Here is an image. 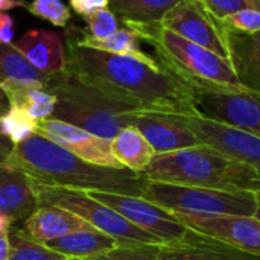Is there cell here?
<instances>
[{
    "label": "cell",
    "mask_w": 260,
    "mask_h": 260,
    "mask_svg": "<svg viewBox=\"0 0 260 260\" xmlns=\"http://www.w3.org/2000/svg\"><path fill=\"white\" fill-rule=\"evenodd\" d=\"M66 72L140 111L198 114L193 91L157 58H137L85 47L66 34Z\"/></svg>",
    "instance_id": "6da1fadb"
},
{
    "label": "cell",
    "mask_w": 260,
    "mask_h": 260,
    "mask_svg": "<svg viewBox=\"0 0 260 260\" xmlns=\"http://www.w3.org/2000/svg\"><path fill=\"white\" fill-rule=\"evenodd\" d=\"M2 163L46 187L142 197L148 184L140 172L87 163L38 133L12 145Z\"/></svg>",
    "instance_id": "7a4b0ae2"
},
{
    "label": "cell",
    "mask_w": 260,
    "mask_h": 260,
    "mask_svg": "<svg viewBox=\"0 0 260 260\" xmlns=\"http://www.w3.org/2000/svg\"><path fill=\"white\" fill-rule=\"evenodd\" d=\"M142 175L148 181L192 187L233 192L260 189V174L254 168L206 145L155 154Z\"/></svg>",
    "instance_id": "3957f363"
},
{
    "label": "cell",
    "mask_w": 260,
    "mask_h": 260,
    "mask_svg": "<svg viewBox=\"0 0 260 260\" xmlns=\"http://www.w3.org/2000/svg\"><path fill=\"white\" fill-rule=\"evenodd\" d=\"M47 90L56 98L53 119L76 125L110 140L122 128L131 126L134 114L140 111L66 70L52 75Z\"/></svg>",
    "instance_id": "277c9868"
},
{
    "label": "cell",
    "mask_w": 260,
    "mask_h": 260,
    "mask_svg": "<svg viewBox=\"0 0 260 260\" xmlns=\"http://www.w3.org/2000/svg\"><path fill=\"white\" fill-rule=\"evenodd\" d=\"M151 43L157 59L190 88L244 90L229 59L161 26L136 29Z\"/></svg>",
    "instance_id": "5b68a950"
},
{
    "label": "cell",
    "mask_w": 260,
    "mask_h": 260,
    "mask_svg": "<svg viewBox=\"0 0 260 260\" xmlns=\"http://www.w3.org/2000/svg\"><path fill=\"white\" fill-rule=\"evenodd\" d=\"M142 197L172 215L254 216L257 209V192L251 190L233 192L148 181Z\"/></svg>",
    "instance_id": "8992f818"
},
{
    "label": "cell",
    "mask_w": 260,
    "mask_h": 260,
    "mask_svg": "<svg viewBox=\"0 0 260 260\" xmlns=\"http://www.w3.org/2000/svg\"><path fill=\"white\" fill-rule=\"evenodd\" d=\"M35 197L38 200V207L43 204L58 206L62 207L90 225L98 229L99 232L117 239L120 244H149V245H165L155 236L149 235L148 232L139 229L126 218L119 215L111 207L105 206L104 203L88 197L82 190L73 189H56V187H46L34 184Z\"/></svg>",
    "instance_id": "52a82bcc"
},
{
    "label": "cell",
    "mask_w": 260,
    "mask_h": 260,
    "mask_svg": "<svg viewBox=\"0 0 260 260\" xmlns=\"http://www.w3.org/2000/svg\"><path fill=\"white\" fill-rule=\"evenodd\" d=\"M85 193L104 203L105 206L111 207L113 210H116L119 215L126 218L139 229L155 236L165 245L177 244L183 241L190 232V229L181 224L171 212L145 200L143 197L98 192V190H91Z\"/></svg>",
    "instance_id": "ba28073f"
},
{
    "label": "cell",
    "mask_w": 260,
    "mask_h": 260,
    "mask_svg": "<svg viewBox=\"0 0 260 260\" xmlns=\"http://www.w3.org/2000/svg\"><path fill=\"white\" fill-rule=\"evenodd\" d=\"M198 114L260 137V93L251 90L192 88Z\"/></svg>",
    "instance_id": "9c48e42d"
},
{
    "label": "cell",
    "mask_w": 260,
    "mask_h": 260,
    "mask_svg": "<svg viewBox=\"0 0 260 260\" xmlns=\"http://www.w3.org/2000/svg\"><path fill=\"white\" fill-rule=\"evenodd\" d=\"M197 136L201 145L254 168L260 174V137L229 123L207 119L201 114H177Z\"/></svg>",
    "instance_id": "30bf717a"
},
{
    "label": "cell",
    "mask_w": 260,
    "mask_h": 260,
    "mask_svg": "<svg viewBox=\"0 0 260 260\" xmlns=\"http://www.w3.org/2000/svg\"><path fill=\"white\" fill-rule=\"evenodd\" d=\"M160 26L229 59L227 34L200 0H183Z\"/></svg>",
    "instance_id": "8fae6325"
},
{
    "label": "cell",
    "mask_w": 260,
    "mask_h": 260,
    "mask_svg": "<svg viewBox=\"0 0 260 260\" xmlns=\"http://www.w3.org/2000/svg\"><path fill=\"white\" fill-rule=\"evenodd\" d=\"M190 230L260 257V219L241 215H174Z\"/></svg>",
    "instance_id": "7c38bea8"
},
{
    "label": "cell",
    "mask_w": 260,
    "mask_h": 260,
    "mask_svg": "<svg viewBox=\"0 0 260 260\" xmlns=\"http://www.w3.org/2000/svg\"><path fill=\"white\" fill-rule=\"evenodd\" d=\"M37 133L70 151L87 163L113 169H125L113 155L110 139L94 136L76 125L53 117L38 120Z\"/></svg>",
    "instance_id": "4fadbf2b"
},
{
    "label": "cell",
    "mask_w": 260,
    "mask_h": 260,
    "mask_svg": "<svg viewBox=\"0 0 260 260\" xmlns=\"http://www.w3.org/2000/svg\"><path fill=\"white\" fill-rule=\"evenodd\" d=\"M133 126L145 136L155 154H166L201 145L197 136L178 119L177 114L139 111L134 114Z\"/></svg>",
    "instance_id": "5bb4252c"
},
{
    "label": "cell",
    "mask_w": 260,
    "mask_h": 260,
    "mask_svg": "<svg viewBox=\"0 0 260 260\" xmlns=\"http://www.w3.org/2000/svg\"><path fill=\"white\" fill-rule=\"evenodd\" d=\"M12 46L40 72L56 75L67 66V53L62 35L44 29H32L23 34Z\"/></svg>",
    "instance_id": "9a60e30c"
},
{
    "label": "cell",
    "mask_w": 260,
    "mask_h": 260,
    "mask_svg": "<svg viewBox=\"0 0 260 260\" xmlns=\"http://www.w3.org/2000/svg\"><path fill=\"white\" fill-rule=\"evenodd\" d=\"M91 229L94 227L78 215L58 206L43 204L27 219H24L21 232L30 241L44 245L49 241L67 236L70 233Z\"/></svg>",
    "instance_id": "2e32d148"
},
{
    "label": "cell",
    "mask_w": 260,
    "mask_h": 260,
    "mask_svg": "<svg viewBox=\"0 0 260 260\" xmlns=\"http://www.w3.org/2000/svg\"><path fill=\"white\" fill-rule=\"evenodd\" d=\"M158 260H260V257L190 230L183 241L161 245Z\"/></svg>",
    "instance_id": "e0dca14e"
},
{
    "label": "cell",
    "mask_w": 260,
    "mask_h": 260,
    "mask_svg": "<svg viewBox=\"0 0 260 260\" xmlns=\"http://www.w3.org/2000/svg\"><path fill=\"white\" fill-rule=\"evenodd\" d=\"M37 209L32 181L20 171L0 163V213L20 221L27 219Z\"/></svg>",
    "instance_id": "ac0fdd59"
},
{
    "label": "cell",
    "mask_w": 260,
    "mask_h": 260,
    "mask_svg": "<svg viewBox=\"0 0 260 260\" xmlns=\"http://www.w3.org/2000/svg\"><path fill=\"white\" fill-rule=\"evenodd\" d=\"M227 34L229 61L242 87L251 91L260 85V30L254 34Z\"/></svg>",
    "instance_id": "d6986e66"
},
{
    "label": "cell",
    "mask_w": 260,
    "mask_h": 260,
    "mask_svg": "<svg viewBox=\"0 0 260 260\" xmlns=\"http://www.w3.org/2000/svg\"><path fill=\"white\" fill-rule=\"evenodd\" d=\"M183 0H110L108 9L133 29L160 26L165 17Z\"/></svg>",
    "instance_id": "ffe728a7"
},
{
    "label": "cell",
    "mask_w": 260,
    "mask_h": 260,
    "mask_svg": "<svg viewBox=\"0 0 260 260\" xmlns=\"http://www.w3.org/2000/svg\"><path fill=\"white\" fill-rule=\"evenodd\" d=\"M50 78L34 67L12 44H0V88L37 87L47 90Z\"/></svg>",
    "instance_id": "44dd1931"
},
{
    "label": "cell",
    "mask_w": 260,
    "mask_h": 260,
    "mask_svg": "<svg viewBox=\"0 0 260 260\" xmlns=\"http://www.w3.org/2000/svg\"><path fill=\"white\" fill-rule=\"evenodd\" d=\"M44 245L47 248L62 254L64 257L87 259V257L110 251L123 244H120L117 239L99 232L98 229H91V230H81V232L70 233L67 236L49 241Z\"/></svg>",
    "instance_id": "7402d4cb"
},
{
    "label": "cell",
    "mask_w": 260,
    "mask_h": 260,
    "mask_svg": "<svg viewBox=\"0 0 260 260\" xmlns=\"http://www.w3.org/2000/svg\"><path fill=\"white\" fill-rule=\"evenodd\" d=\"M111 152L123 168L140 174L155 155L149 142L133 125L122 128L111 139Z\"/></svg>",
    "instance_id": "603a6c76"
},
{
    "label": "cell",
    "mask_w": 260,
    "mask_h": 260,
    "mask_svg": "<svg viewBox=\"0 0 260 260\" xmlns=\"http://www.w3.org/2000/svg\"><path fill=\"white\" fill-rule=\"evenodd\" d=\"M73 37L78 40L79 44L102 50V52H110V53H117V55H129V56H137V58H148L149 55L142 50L140 47V34L133 29V27H119L114 34L105 37V38H93L88 34L82 32L79 27H70L69 29Z\"/></svg>",
    "instance_id": "cb8c5ba5"
},
{
    "label": "cell",
    "mask_w": 260,
    "mask_h": 260,
    "mask_svg": "<svg viewBox=\"0 0 260 260\" xmlns=\"http://www.w3.org/2000/svg\"><path fill=\"white\" fill-rule=\"evenodd\" d=\"M9 101L11 108L24 111L35 120L52 117L56 105V98L46 88L37 87H2Z\"/></svg>",
    "instance_id": "d4e9b609"
},
{
    "label": "cell",
    "mask_w": 260,
    "mask_h": 260,
    "mask_svg": "<svg viewBox=\"0 0 260 260\" xmlns=\"http://www.w3.org/2000/svg\"><path fill=\"white\" fill-rule=\"evenodd\" d=\"M62 254L34 242L23 235L21 230L9 232V259L8 260H64Z\"/></svg>",
    "instance_id": "484cf974"
},
{
    "label": "cell",
    "mask_w": 260,
    "mask_h": 260,
    "mask_svg": "<svg viewBox=\"0 0 260 260\" xmlns=\"http://www.w3.org/2000/svg\"><path fill=\"white\" fill-rule=\"evenodd\" d=\"M37 125L38 120L32 119L24 111L17 108L9 107V110L3 116H0V133L5 137H8L12 142V145L35 134Z\"/></svg>",
    "instance_id": "4316f807"
},
{
    "label": "cell",
    "mask_w": 260,
    "mask_h": 260,
    "mask_svg": "<svg viewBox=\"0 0 260 260\" xmlns=\"http://www.w3.org/2000/svg\"><path fill=\"white\" fill-rule=\"evenodd\" d=\"M161 245L126 244L84 260H158Z\"/></svg>",
    "instance_id": "83f0119b"
},
{
    "label": "cell",
    "mask_w": 260,
    "mask_h": 260,
    "mask_svg": "<svg viewBox=\"0 0 260 260\" xmlns=\"http://www.w3.org/2000/svg\"><path fill=\"white\" fill-rule=\"evenodd\" d=\"M27 11L53 26L64 27L70 21L72 9L62 0H32L26 5Z\"/></svg>",
    "instance_id": "f1b7e54d"
},
{
    "label": "cell",
    "mask_w": 260,
    "mask_h": 260,
    "mask_svg": "<svg viewBox=\"0 0 260 260\" xmlns=\"http://www.w3.org/2000/svg\"><path fill=\"white\" fill-rule=\"evenodd\" d=\"M219 24L229 34H254L260 30V9H241L219 20Z\"/></svg>",
    "instance_id": "f546056e"
},
{
    "label": "cell",
    "mask_w": 260,
    "mask_h": 260,
    "mask_svg": "<svg viewBox=\"0 0 260 260\" xmlns=\"http://www.w3.org/2000/svg\"><path fill=\"white\" fill-rule=\"evenodd\" d=\"M84 20L88 24V35L93 38H105L119 29V20L108 8L99 9Z\"/></svg>",
    "instance_id": "4dcf8cb0"
},
{
    "label": "cell",
    "mask_w": 260,
    "mask_h": 260,
    "mask_svg": "<svg viewBox=\"0 0 260 260\" xmlns=\"http://www.w3.org/2000/svg\"><path fill=\"white\" fill-rule=\"evenodd\" d=\"M200 2L218 21L241 9H247V8L260 9V0H200Z\"/></svg>",
    "instance_id": "1f68e13d"
},
{
    "label": "cell",
    "mask_w": 260,
    "mask_h": 260,
    "mask_svg": "<svg viewBox=\"0 0 260 260\" xmlns=\"http://www.w3.org/2000/svg\"><path fill=\"white\" fill-rule=\"evenodd\" d=\"M110 0H69L70 9L81 15L82 18H85L87 15L99 11V9H105L108 8Z\"/></svg>",
    "instance_id": "d6a6232c"
},
{
    "label": "cell",
    "mask_w": 260,
    "mask_h": 260,
    "mask_svg": "<svg viewBox=\"0 0 260 260\" xmlns=\"http://www.w3.org/2000/svg\"><path fill=\"white\" fill-rule=\"evenodd\" d=\"M15 35L14 20L11 15L0 12V44H12Z\"/></svg>",
    "instance_id": "836d02e7"
},
{
    "label": "cell",
    "mask_w": 260,
    "mask_h": 260,
    "mask_svg": "<svg viewBox=\"0 0 260 260\" xmlns=\"http://www.w3.org/2000/svg\"><path fill=\"white\" fill-rule=\"evenodd\" d=\"M9 259V235L0 236V260Z\"/></svg>",
    "instance_id": "e575fe53"
},
{
    "label": "cell",
    "mask_w": 260,
    "mask_h": 260,
    "mask_svg": "<svg viewBox=\"0 0 260 260\" xmlns=\"http://www.w3.org/2000/svg\"><path fill=\"white\" fill-rule=\"evenodd\" d=\"M27 3L24 0H0V12L2 11H9L14 8H20V6H26Z\"/></svg>",
    "instance_id": "d590c367"
},
{
    "label": "cell",
    "mask_w": 260,
    "mask_h": 260,
    "mask_svg": "<svg viewBox=\"0 0 260 260\" xmlns=\"http://www.w3.org/2000/svg\"><path fill=\"white\" fill-rule=\"evenodd\" d=\"M12 222H14V221H12L9 216L0 213V236L9 235V232H11V229H12Z\"/></svg>",
    "instance_id": "8d00e7d4"
},
{
    "label": "cell",
    "mask_w": 260,
    "mask_h": 260,
    "mask_svg": "<svg viewBox=\"0 0 260 260\" xmlns=\"http://www.w3.org/2000/svg\"><path fill=\"white\" fill-rule=\"evenodd\" d=\"M254 216L260 219V195L257 193V209H256V213H254Z\"/></svg>",
    "instance_id": "74e56055"
},
{
    "label": "cell",
    "mask_w": 260,
    "mask_h": 260,
    "mask_svg": "<svg viewBox=\"0 0 260 260\" xmlns=\"http://www.w3.org/2000/svg\"><path fill=\"white\" fill-rule=\"evenodd\" d=\"M64 260H84V259H75V257H67V259Z\"/></svg>",
    "instance_id": "f35d334b"
},
{
    "label": "cell",
    "mask_w": 260,
    "mask_h": 260,
    "mask_svg": "<svg viewBox=\"0 0 260 260\" xmlns=\"http://www.w3.org/2000/svg\"><path fill=\"white\" fill-rule=\"evenodd\" d=\"M257 93H260V85H259V90H257Z\"/></svg>",
    "instance_id": "ab89813d"
},
{
    "label": "cell",
    "mask_w": 260,
    "mask_h": 260,
    "mask_svg": "<svg viewBox=\"0 0 260 260\" xmlns=\"http://www.w3.org/2000/svg\"><path fill=\"white\" fill-rule=\"evenodd\" d=\"M257 193H259V195H260V189H259V192H257Z\"/></svg>",
    "instance_id": "60d3db41"
}]
</instances>
